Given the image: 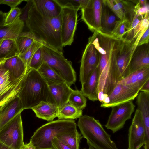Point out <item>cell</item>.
Returning <instances> with one entry per match:
<instances>
[{
  "instance_id": "28",
  "label": "cell",
  "mask_w": 149,
  "mask_h": 149,
  "mask_svg": "<svg viewBox=\"0 0 149 149\" xmlns=\"http://www.w3.org/2000/svg\"><path fill=\"white\" fill-rule=\"evenodd\" d=\"M24 22L19 18L12 24L0 26V41L6 39L16 40L22 32Z\"/></svg>"
},
{
  "instance_id": "6",
  "label": "cell",
  "mask_w": 149,
  "mask_h": 149,
  "mask_svg": "<svg viewBox=\"0 0 149 149\" xmlns=\"http://www.w3.org/2000/svg\"><path fill=\"white\" fill-rule=\"evenodd\" d=\"M44 61L61 77L70 86L76 80V72L71 63L62 53L50 47H41Z\"/></svg>"
},
{
  "instance_id": "45",
  "label": "cell",
  "mask_w": 149,
  "mask_h": 149,
  "mask_svg": "<svg viewBox=\"0 0 149 149\" xmlns=\"http://www.w3.org/2000/svg\"><path fill=\"white\" fill-rule=\"evenodd\" d=\"M140 91L149 93V79L145 82L141 88Z\"/></svg>"
},
{
  "instance_id": "31",
  "label": "cell",
  "mask_w": 149,
  "mask_h": 149,
  "mask_svg": "<svg viewBox=\"0 0 149 149\" xmlns=\"http://www.w3.org/2000/svg\"><path fill=\"white\" fill-rule=\"evenodd\" d=\"M55 137L70 149H79V143L83 138L77 130L70 133L60 134Z\"/></svg>"
},
{
  "instance_id": "13",
  "label": "cell",
  "mask_w": 149,
  "mask_h": 149,
  "mask_svg": "<svg viewBox=\"0 0 149 149\" xmlns=\"http://www.w3.org/2000/svg\"><path fill=\"white\" fill-rule=\"evenodd\" d=\"M103 0H89L81 8V19L93 32H100Z\"/></svg>"
},
{
  "instance_id": "1",
  "label": "cell",
  "mask_w": 149,
  "mask_h": 149,
  "mask_svg": "<svg viewBox=\"0 0 149 149\" xmlns=\"http://www.w3.org/2000/svg\"><path fill=\"white\" fill-rule=\"evenodd\" d=\"M93 43L99 54L98 89L109 92L121 80L116 63V51L118 39L95 31Z\"/></svg>"
},
{
  "instance_id": "4",
  "label": "cell",
  "mask_w": 149,
  "mask_h": 149,
  "mask_svg": "<svg viewBox=\"0 0 149 149\" xmlns=\"http://www.w3.org/2000/svg\"><path fill=\"white\" fill-rule=\"evenodd\" d=\"M77 126L89 146L94 149H118L98 120L87 115L79 118Z\"/></svg>"
},
{
  "instance_id": "49",
  "label": "cell",
  "mask_w": 149,
  "mask_h": 149,
  "mask_svg": "<svg viewBox=\"0 0 149 149\" xmlns=\"http://www.w3.org/2000/svg\"><path fill=\"white\" fill-rule=\"evenodd\" d=\"M0 149H1L0 148Z\"/></svg>"
},
{
  "instance_id": "40",
  "label": "cell",
  "mask_w": 149,
  "mask_h": 149,
  "mask_svg": "<svg viewBox=\"0 0 149 149\" xmlns=\"http://www.w3.org/2000/svg\"><path fill=\"white\" fill-rule=\"evenodd\" d=\"M24 1H27V0H0V4H6L10 7L11 9H13L20 4Z\"/></svg>"
},
{
  "instance_id": "39",
  "label": "cell",
  "mask_w": 149,
  "mask_h": 149,
  "mask_svg": "<svg viewBox=\"0 0 149 149\" xmlns=\"http://www.w3.org/2000/svg\"><path fill=\"white\" fill-rule=\"evenodd\" d=\"M32 4V0H27V3L25 7L21 10V13L19 19L25 22L28 17L29 10Z\"/></svg>"
},
{
  "instance_id": "15",
  "label": "cell",
  "mask_w": 149,
  "mask_h": 149,
  "mask_svg": "<svg viewBox=\"0 0 149 149\" xmlns=\"http://www.w3.org/2000/svg\"><path fill=\"white\" fill-rule=\"evenodd\" d=\"M128 149H140L145 143V130L142 117L137 109L129 129Z\"/></svg>"
},
{
  "instance_id": "36",
  "label": "cell",
  "mask_w": 149,
  "mask_h": 149,
  "mask_svg": "<svg viewBox=\"0 0 149 149\" xmlns=\"http://www.w3.org/2000/svg\"><path fill=\"white\" fill-rule=\"evenodd\" d=\"M41 47L39 48L33 55L27 70L29 69L37 70L44 62Z\"/></svg>"
},
{
  "instance_id": "29",
  "label": "cell",
  "mask_w": 149,
  "mask_h": 149,
  "mask_svg": "<svg viewBox=\"0 0 149 149\" xmlns=\"http://www.w3.org/2000/svg\"><path fill=\"white\" fill-rule=\"evenodd\" d=\"M17 55L15 40L6 39L0 41V63Z\"/></svg>"
},
{
  "instance_id": "2",
  "label": "cell",
  "mask_w": 149,
  "mask_h": 149,
  "mask_svg": "<svg viewBox=\"0 0 149 149\" xmlns=\"http://www.w3.org/2000/svg\"><path fill=\"white\" fill-rule=\"evenodd\" d=\"M30 31L50 47L63 54V46L61 37V14L53 18L41 15L33 3L25 22Z\"/></svg>"
},
{
  "instance_id": "3",
  "label": "cell",
  "mask_w": 149,
  "mask_h": 149,
  "mask_svg": "<svg viewBox=\"0 0 149 149\" xmlns=\"http://www.w3.org/2000/svg\"><path fill=\"white\" fill-rule=\"evenodd\" d=\"M49 85L37 70H27L21 82L18 97L23 110L31 109L40 102H49Z\"/></svg>"
},
{
  "instance_id": "9",
  "label": "cell",
  "mask_w": 149,
  "mask_h": 149,
  "mask_svg": "<svg viewBox=\"0 0 149 149\" xmlns=\"http://www.w3.org/2000/svg\"><path fill=\"white\" fill-rule=\"evenodd\" d=\"M138 42H130L118 39L116 51V63L121 80L129 74L130 63Z\"/></svg>"
},
{
  "instance_id": "21",
  "label": "cell",
  "mask_w": 149,
  "mask_h": 149,
  "mask_svg": "<svg viewBox=\"0 0 149 149\" xmlns=\"http://www.w3.org/2000/svg\"><path fill=\"white\" fill-rule=\"evenodd\" d=\"M137 109L141 114L145 130V144H149V93L140 91L136 97Z\"/></svg>"
},
{
  "instance_id": "7",
  "label": "cell",
  "mask_w": 149,
  "mask_h": 149,
  "mask_svg": "<svg viewBox=\"0 0 149 149\" xmlns=\"http://www.w3.org/2000/svg\"><path fill=\"white\" fill-rule=\"evenodd\" d=\"M21 113L0 130V144L9 149H20L24 143Z\"/></svg>"
},
{
  "instance_id": "46",
  "label": "cell",
  "mask_w": 149,
  "mask_h": 149,
  "mask_svg": "<svg viewBox=\"0 0 149 149\" xmlns=\"http://www.w3.org/2000/svg\"><path fill=\"white\" fill-rule=\"evenodd\" d=\"M20 149H36L32 143L30 141L27 144L24 143Z\"/></svg>"
},
{
  "instance_id": "11",
  "label": "cell",
  "mask_w": 149,
  "mask_h": 149,
  "mask_svg": "<svg viewBox=\"0 0 149 149\" xmlns=\"http://www.w3.org/2000/svg\"><path fill=\"white\" fill-rule=\"evenodd\" d=\"M78 8L62 7L61 13V37L63 47L70 45L74 41L77 24Z\"/></svg>"
},
{
  "instance_id": "10",
  "label": "cell",
  "mask_w": 149,
  "mask_h": 149,
  "mask_svg": "<svg viewBox=\"0 0 149 149\" xmlns=\"http://www.w3.org/2000/svg\"><path fill=\"white\" fill-rule=\"evenodd\" d=\"M135 107L133 101L112 107L111 112L105 125V127L114 133L122 129L127 120L131 118Z\"/></svg>"
},
{
  "instance_id": "18",
  "label": "cell",
  "mask_w": 149,
  "mask_h": 149,
  "mask_svg": "<svg viewBox=\"0 0 149 149\" xmlns=\"http://www.w3.org/2000/svg\"><path fill=\"white\" fill-rule=\"evenodd\" d=\"M149 68L148 43L137 46L130 63L129 74L135 71Z\"/></svg>"
},
{
  "instance_id": "5",
  "label": "cell",
  "mask_w": 149,
  "mask_h": 149,
  "mask_svg": "<svg viewBox=\"0 0 149 149\" xmlns=\"http://www.w3.org/2000/svg\"><path fill=\"white\" fill-rule=\"evenodd\" d=\"M77 130L75 120L58 119L38 128L34 132L30 141L36 149H56L52 143L55 137L60 134L70 133Z\"/></svg>"
},
{
  "instance_id": "27",
  "label": "cell",
  "mask_w": 149,
  "mask_h": 149,
  "mask_svg": "<svg viewBox=\"0 0 149 149\" xmlns=\"http://www.w3.org/2000/svg\"><path fill=\"white\" fill-rule=\"evenodd\" d=\"M1 63L16 79H18L24 76L27 70V67L25 64L17 55Z\"/></svg>"
},
{
  "instance_id": "38",
  "label": "cell",
  "mask_w": 149,
  "mask_h": 149,
  "mask_svg": "<svg viewBox=\"0 0 149 149\" xmlns=\"http://www.w3.org/2000/svg\"><path fill=\"white\" fill-rule=\"evenodd\" d=\"M21 9L16 7L7 13V15L5 19V25L10 24L15 22L19 18L21 14Z\"/></svg>"
},
{
  "instance_id": "42",
  "label": "cell",
  "mask_w": 149,
  "mask_h": 149,
  "mask_svg": "<svg viewBox=\"0 0 149 149\" xmlns=\"http://www.w3.org/2000/svg\"><path fill=\"white\" fill-rule=\"evenodd\" d=\"M149 39V28H148L145 31L140 38L137 46L148 43Z\"/></svg>"
},
{
  "instance_id": "20",
  "label": "cell",
  "mask_w": 149,
  "mask_h": 149,
  "mask_svg": "<svg viewBox=\"0 0 149 149\" xmlns=\"http://www.w3.org/2000/svg\"><path fill=\"white\" fill-rule=\"evenodd\" d=\"M33 5L42 16L53 18L59 15L62 7L56 0H32Z\"/></svg>"
},
{
  "instance_id": "30",
  "label": "cell",
  "mask_w": 149,
  "mask_h": 149,
  "mask_svg": "<svg viewBox=\"0 0 149 149\" xmlns=\"http://www.w3.org/2000/svg\"><path fill=\"white\" fill-rule=\"evenodd\" d=\"M37 70L48 85L65 82L56 72L44 61Z\"/></svg>"
},
{
  "instance_id": "22",
  "label": "cell",
  "mask_w": 149,
  "mask_h": 149,
  "mask_svg": "<svg viewBox=\"0 0 149 149\" xmlns=\"http://www.w3.org/2000/svg\"><path fill=\"white\" fill-rule=\"evenodd\" d=\"M23 110L21 101L18 97L7 104L0 110V130Z\"/></svg>"
},
{
  "instance_id": "24",
  "label": "cell",
  "mask_w": 149,
  "mask_h": 149,
  "mask_svg": "<svg viewBox=\"0 0 149 149\" xmlns=\"http://www.w3.org/2000/svg\"><path fill=\"white\" fill-rule=\"evenodd\" d=\"M31 109L37 117L48 121H52L57 117L59 109L55 104L42 101Z\"/></svg>"
},
{
  "instance_id": "16",
  "label": "cell",
  "mask_w": 149,
  "mask_h": 149,
  "mask_svg": "<svg viewBox=\"0 0 149 149\" xmlns=\"http://www.w3.org/2000/svg\"><path fill=\"white\" fill-rule=\"evenodd\" d=\"M104 1L119 19L131 22L135 15L136 0H104Z\"/></svg>"
},
{
  "instance_id": "8",
  "label": "cell",
  "mask_w": 149,
  "mask_h": 149,
  "mask_svg": "<svg viewBox=\"0 0 149 149\" xmlns=\"http://www.w3.org/2000/svg\"><path fill=\"white\" fill-rule=\"evenodd\" d=\"M24 76L16 79L0 63V110L18 97L21 81Z\"/></svg>"
},
{
  "instance_id": "25",
  "label": "cell",
  "mask_w": 149,
  "mask_h": 149,
  "mask_svg": "<svg viewBox=\"0 0 149 149\" xmlns=\"http://www.w3.org/2000/svg\"><path fill=\"white\" fill-rule=\"evenodd\" d=\"M103 1L101 19V29L99 33L110 36L116 22L120 19L107 6L104 0H103Z\"/></svg>"
},
{
  "instance_id": "37",
  "label": "cell",
  "mask_w": 149,
  "mask_h": 149,
  "mask_svg": "<svg viewBox=\"0 0 149 149\" xmlns=\"http://www.w3.org/2000/svg\"><path fill=\"white\" fill-rule=\"evenodd\" d=\"M61 6L81 9L88 3L89 0H56Z\"/></svg>"
},
{
  "instance_id": "17",
  "label": "cell",
  "mask_w": 149,
  "mask_h": 149,
  "mask_svg": "<svg viewBox=\"0 0 149 149\" xmlns=\"http://www.w3.org/2000/svg\"><path fill=\"white\" fill-rule=\"evenodd\" d=\"M50 92L49 102L56 105L60 109L68 102L73 90L66 82L49 85Z\"/></svg>"
},
{
  "instance_id": "12",
  "label": "cell",
  "mask_w": 149,
  "mask_h": 149,
  "mask_svg": "<svg viewBox=\"0 0 149 149\" xmlns=\"http://www.w3.org/2000/svg\"><path fill=\"white\" fill-rule=\"evenodd\" d=\"M93 39L92 35L88 38L81 57L79 71V81L81 84L86 81L98 65L99 54L93 43Z\"/></svg>"
},
{
  "instance_id": "43",
  "label": "cell",
  "mask_w": 149,
  "mask_h": 149,
  "mask_svg": "<svg viewBox=\"0 0 149 149\" xmlns=\"http://www.w3.org/2000/svg\"><path fill=\"white\" fill-rule=\"evenodd\" d=\"M134 12L136 14L142 15H144L147 13H149V3L140 7L137 10H134Z\"/></svg>"
},
{
  "instance_id": "34",
  "label": "cell",
  "mask_w": 149,
  "mask_h": 149,
  "mask_svg": "<svg viewBox=\"0 0 149 149\" xmlns=\"http://www.w3.org/2000/svg\"><path fill=\"white\" fill-rule=\"evenodd\" d=\"M130 22L127 20H119L116 22L110 36L117 39H122L128 30Z\"/></svg>"
},
{
  "instance_id": "19",
  "label": "cell",
  "mask_w": 149,
  "mask_h": 149,
  "mask_svg": "<svg viewBox=\"0 0 149 149\" xmlns=\"http://www.w3.org/2000/svg\"><path fill=\"white\" fill-rule=\"evenodd\" d=\"M149 79V68L133 72L118 83L139 92L145 82Z\"/></svg>"
},
{
  "instance_id": "23",
  "label": "cell",
  "mask_w": 149,
  "mask_h": 149,
  "mask_svg": "<svg viewBox=\"0 0 149 149\" xmlns=\"http://www.w3.org/2000/svg\"><path fill=\"white\" fill-rule=\"evenodd\" d=\"M98 82L97 67L91 73L86 81L81 84V91L86 97L93 102L98 100Z\"/></svg>"
},
{
  "instance_id": "26",
  "label": "cell",
  "mask_w": 149,
  "mask_h": 149,
  "mask_svg": "<svg viewBox=\"0 0 149 149\" xmlns=\"http://www.w3.org/2000/svg\"><path fill=\"white\" fill-rule=\"evenodd\" d=\"M15 41L18 51L17 55L24 53L35 42L41 43L46 47L52 48L30 31L22 32L18 36Z\"/></svg>"
},
{
  "instance_id": "48",
  "label": "cell",
  "mask_w": 149,
  "mask_h": 149,
  "mask_svg": "<svg viewBox=\"0 0 149 149\" xmlns=\"http://www.w3.org/2000/svg\"><path fill=\"white\" fill-rule=\"evenodd\" d=\"M83 149H86V148H84ZM88 149H94V148L91 146H89V148Z\"/></svg>"
},
{
  "instance_id": "41",
  "label": "cell",
  "mask_w": 149,
  "mask_h": 149,
  "mask_svg": "<svg viewBox=\"0 0 149 149\" xmlns=\"http://www.w3.org/2000/svg\"><path fill=\"white\" fill-rule=\"evenodd\" d=\"M52 145L56 149H70L69 147L56 137L52 140Z\"/></svg>"
},
{
  "instance_id": "35",
  "label": "cell",
  "mask_w": 149,
  "mask_h": 149,
  "mask_svg": "<svg viewBox=\"0 0 149 149\" xmlns=\"http://www.w3.org/2000/svg\"><path fill=\"white\" fill-rule=\"evenodd\" d=\"M42 45L45 46L41 43L35 42L24 53L18 55L25 64L27 67V70L33 55L36 51Z\"/></svg>"
},
{
  "instance_id": "44",
  "label": "cell",
  "mask_w": 149,
  "mask_h": 149,
  "mask_svg": "<svg viewBox=\"0 0 149 149\" xmlns=\"http://www.w3.org/2000/svg\"><path fill=\"white\" fill-rule=\"evenodd\" d=\"M7 13H5L0 11V26L4 25L5 22Z\"/></svg>"
},
{
  "instance_id": "33",
  "label": "cell",
  "mask_w": 149,
  "mask_h": 149,
  "mask_svg": "<svg viewBox=\"0 0 149 149\" xmlns=\"http://www.w3.org/2000/svg\"><path fill=\"white\" fill-rule=\"evenodd\" d=\"M87 99L81 90H73L68 99V103L77 108L82 110L86 106Z\"/></svg>"
},
{
  "instance_id": "47",
  "label": "cell",
  "mask_w": 149,
  "mask_h": 149,
  "mask_svg": "<svg viewBox=\"0 0 149 149\" xmlns=\"http://www.w3.org/2000/svg\"><path fill=\"white\" fill-rule=\"evenodd\" d=\"M0 148L1 149H9L5 146L0 144Z\"/></svg>"
},
{
  "instance_id": "32",
  "label": "cell",
  "mask_w": 149,
  "mask_h": 149,
  "mask_svg": "<svg viewBox=\"0 0 149 149\" xmlns=\"http://www.w3.org/2000/svg\"><path fill=\"white\" fill-rule=\"evenodd\" d=\"M82 110L78 109L68 102L59 109L57 117L59 119L73 120L82 116Z\"/></svg>"
},
{
  "instance_id": "14",
  "label": "cell",
  "mask_w": 149,
  "mask_h": 149,
  "mask_svg": "<svg viewBox=\"0 0 149 149\" xmlns=\"http://www.w3.org/2000/svg\"><path fill=\"white\" fill-rule=\"evenodd\" d=\"M139 93L118 83L111 92L101 102L100 107L109 108L133 101Z\"/></svg>"
}]
</instances>
